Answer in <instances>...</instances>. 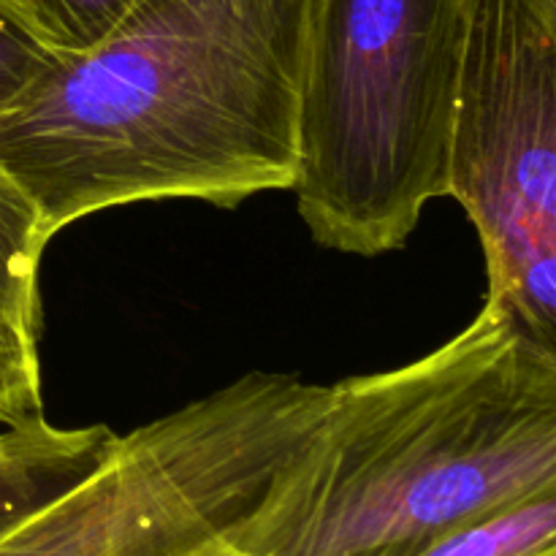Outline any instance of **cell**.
<instances>
[{"label": "cell", "instance_id": "obj_1", "mask_svg": "<svg viewBox=\"0 0 556 556\" xmlns=\"http://www.w3.org/2000/svg\"><path fill=\"white\" fill-rule=\"evenodd\" d=\"M315 0H134L0 117V168L49 239L114 206L291 190Z\"/></svg>", "mask_w": 556, "mask_h": 556}, {"label": "cell", "instance_id": "obj_11", "mask_svg": "<svg viewBox=\"0 0 556 556\" xmlns=\"http://www.w3.org/2000/svg\"><path fill=\"white\" fill-rule=\"evenodd\" d=\"M58 52L41 41L14 11L0 3V117L54 63Z\"/></svg>", "mask_w": 556, "mask_h": 556}, {"label": "cell", "instance_id": "obj_6", "mask_svg": "<svg viewBox=\"0 0 556 556\" xmlns=\"http://www.w3.org/2000/svg\"><path fill=\"white\" fill-rule=\"evenodd\" d=\"M117 434L103 424L52 427L43 416L9 427L0 448V532L101 465Z\"/></svg>", "mask_w": 556, "mask_h": 556}, {"label": "cell", "instance_id": "obj_7", "mask_svg": "<svg viewBox=\"0 0 556 556\" xmlns=\"http://www.w3.org/2000/svg\"><path fill=\"white\" fill-rule=\"evenodd\" d=\"M47 242L36 206L0 168V315L36 337L41 329L38 266Z\"/></svg>", "mask_w": 556, "mask_h": 556}, {"label": "cell", "instance_id": "obj_2", "mask_svg": "<svg viewBox=\"0 0 556 556\" xmlns=\"http://www.w3.org/2000/svg\"><path fill=\"white\" fill-rule=\"evenodd\" d=\"M556 489V356L492 302L438 351L331 386L212 556H413Z\"/></svg>", "mask_w": 556, "mask_h": 556}, {"label": "cell", "instance_id": "obj_3", "mask_svg": "<svg viewBox=\"0 0 556 556\" xmlns=\"http://www.w3.org/2000/svg\"><path fill=\"white\" fill-rule=\"evenodd\" d=\"M470 0H315L293 193L320 248H405L448 195Z\"/></svg>", "mask_w": 556, "mask_h": 556}, {"label": "cell", "instance_id": "obj_8", "mask_svg": "<svg viewBox=\"0 0 556 556\" xmlns=\"http://www.w3.org/2000/svg\"><path fill=\"white\" fill-rule=\"evenodd\" d=\"M413 556H556V489L459 527Z\"/></svg>", "mask_w": 556, "mask_h": 556}, {"label": "cell", "instance_id": "obj_12", "mask_svg": "<svg viewBox=\"0 0 556 556\" xmlns=\"http://www.w3.org/2000/svg\"><path fill=\"white\" fill-rule=\"evenodd\" d=\"M5 440H9V427H5V432H0V448L5 445Z\"/></svg>", "mask_w": 556, "mask_h": 556}, {"label": "cell", "instance_id": "obj_5", "mask_svg": "<svg viewBox=\"0 0 556 556\" xmlns=\"http://www.w3.org/2000/svg\"><path fill=\"white\" fill-rule=\"evenodd\" d=\"M193 519L161 462L117 443L101 465L0 532V556H195Z\"/></svg>", "mask_w": 556, "mask_h": 556}, {"label": "cell", "instance_id": "obj_4", "mask_svg": "<svg viewBox=\"0 0 556 556\" xmlns=\"http://www.w3.org/2000/svg\"><path fill=\"white\" fill-rule=\"evenodd\" d=\"M448 195L486 258V302L556 356V9L470 0Z\"/></svg>", "mask_w": 556, "mask_h": 556}, {"label": "cell", "instance_id": "obj_10", "mask_svg": "<svg viewBox=\"0 0 556 556\" xmlns=\"http://www.w3.org/2000/svg\"><path fill=\"white\" fill-rule=\"evenodd\" d=\"M43 416L38 337L0 315V424L20 427Z\"/></svg>", "mask_w": 556, "mask_h": 556}, {"label": "cell", "instance_id": "obj_9", "mask_svg": "<svg viewBox=\"0 0 556 556\" xmlns=\"http://www.w3.org/2000/svg\"><path fill=\"white\" fill-rule=\"evenodd\" d=\"M9 5L47 47L76 54L96 47L134 0H0Z\"/></svg>", "mask_w": 556, "mask_h": 556}, {"label": "cell", "instance_id": "obj_13", "mask_svg": "<svg viewBox=\"0 0 556 556\" xmlns=\"http://www.w3.org/2000/svg\"><path fill=\"white\" fill-rule=\"evenodd\" d=\"M552 3H554V9H556V0H552Z\"/></svg>", "mask_w": 556, "mask_h": 556}]
</instances>
